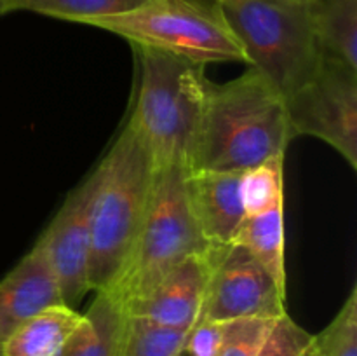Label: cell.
<instances>
[{
    "label": "cell",
    "mask_w": 357,
    "mask_h": 356,
    "mask_svg": "<svg viewBox=\"0 0 357 356\" xmlns=\"http://www.w3.org/2000/svg\"><path fill=\"white\" fill-rule=\"evenodd\" d=\"M216 6L243 47L246 65L284 100L309 82L323 65L312 2L225 0Z\"/></svg>",
    "instance_id": "3"
},
{
    "label": "cell",
    "mask_w": 357,
    "mask_h": 356,
    "mask_svg": "<svg viewBox=\"0 0 357 356\" xmlns=\"http://www.w3.org/2000/svg\"><path fill=\"white\" fill-rule=\"evenodd\" d=\"M63 304L58 281L38 243L0 279V344L42 309Z\"/></svg>",
    "instance_id": "12"
},
{
    "label": "cell",
    "mask_w": 357,
    "mask_h": 356,
    "mask_svg": "<svg viewBox=\"0 0 357 356\" xmlns=\"http://www.w3.org/2000/svg\"><path fill=\"white\" fill-rule=\"evenodd\" d=\"M132 49L138 84L128 122L149 147L155 166L181 163L188 168L209 82L204 65L159 49Z\"/></svg>",
    "instance_id": "4"
},
{
    "label": "cell",
    "mask_w": 357,
    "mask_h": 356,
    "mask_svg": "<svg viewBox=\"0 0 357 356\" xmlns=\"http://www.w3.org/2000/svg\"><path fill=\"white\" fill-rule=\"evenodd\" d=\"M87 27L126 38L131 45L159 49L195 63L243 61V47L218 6L197 0H145L138 7L87 21Z\"/></svg>",
    "instance_id": "6"
},
{
    "label": "cell",
    "mask_w": 357,
    "mask_h": 356,
    "mask_svg": "<svg viewBox=\"0 0 357 356\" xmlns=\"http://www.w3.org/2000/svg\"><path fill=\"white\" fill-rule=\"evenodd\" d=\"M211 248L204 253L192 255L167 272L145 295L124 304L128 318L173 330H190L201 318L211 267Z\"/></svg>",
    "instance_id": "10"
},
{
    "label": "cell",
    "mask_w": 357,
    "mask_h": 356,
    "mask_svg": "<svg viewBox=\"0 0 357 356\" xmlns=\"http://www.w3.org/2000/svg\"><path fill=\"white\" fill-rule=\"evenodd\" d=\"M128 314L110 292H96L84 313V323L72 335L59 356H121Z\"/></svg>",
    "instance_id": "14"
},
{
    "label": "cell",
    "mask_w": 357,
    "mask_h": 356,
    "mask_svg": "<svg viewBox=\"0 0 357 356\" xmlns=\"http://www.w3.org/2000/svg\"><path fill=\"white\" fill-rule=\"evenodd\" d=\"M187 334L128 318L121 356H183Z\"/></svg>",
    "instance_id": "19"
},
{
    "label": "cell",
    "mask_w": 357,
    "mask_h": 356,
    "mask_svg": "<svg viewBox=\"0 0 357 356\" xmlns=\"http://www.w3.org/2000/svg\"><path fill=\"white\" fill-rule=\"evenodd\" d=\"M284 156H275L243 171L241 199L246 218L284 205Z\"/></svg>",
    "instance_id": "17"
},
{
    "label": "cell",
    "mask_w": 357,
    "mask_h": 356,
    "mask_svg": "<svg viewBox=\"0 0 357 356\" xmlns=\"http://www.w3.org/2000/svg\"><path fill=\"white\" fill-rule=\"evenodd\" d=\"M234 243L248 248L272 278L286 288L284 205L261 215L248 216Z\"/></svg>",
    "instance_id": "16"
},
{
    "label": "cell",
    "mask_w": 357,
    "mask_h": 356,
    "mask_svg": "<svg viewBox=\"0 0 357 356\" xmlns=\"http://www.w3.org/2000/svg\"><path fill=\"white\" fill-rule=\"evenodd\" d=\"M316 335L300 327L288 313L278 318L257 356H312Z\"/></svg>",
    "instance_id": "22"
},
{
    "label": "cell",
    "mask_w": 357,
    "mask_h": 356,
    "mask_svg": "<svg viewBox=\"0 0 357 356\" xmlns=\"http://www.w3.org/2000/svg\"><path fill=\"white\" fill-rule=\"evenodd\" d=\"M288 313L286 288L239 243L211 248V267L199 320L225 321L241 318L278 320Z\"/></svg>",
    "instance_id": "8"
},
{
    "label": "cell",
    "mask_w": 357,
    "mask_h": 356,
    "mask_svg": "<svg viewBox=\"0 0 357 356\" xmlns=\"http://www.w3.org/2000/svg\"><path fill=\"white\" fill-rule=\"evenodd\" d=\"M274 323L275 320L268 318H241L225 321L218 356H257Z\"/></svg>",
    "instance_id": "21"
},
{
    "label": "cell",
    "mask_w": 357,
    "mask_h": 356,
    "mask_svg": "<svg viewBox=\"0 0 357 356\" xmlns=\"http://www.w3.org/2000/svg\"><path fill=\"white\" fill-rule=\"evenodd\" d=\"M215 2H225V0H215Z\"/></svg>",
    "instance_id": "26"
},
{
    "label": "cell",
    "mask_w": 357,
    "mask_h": 356,
    "mask_svg": "<svg viewBox=\"0 0 357 356\" xmlns=\"http://www.w3.org/2000/svg\"><path fill=\"white\" fill-rule=\"evenodd\" d=\"M94 185L96 173L93 170L66 195L59 212L37 239L56 276L61 302L70 307L80 302L91 290V205Z\"/></svg>",
    "instance_id": "9"
},
{
    "label": "cell",
    "mask_w": 357,
    "mask_h": 356,
    "mask_svg": "<svg viewBox=\"0 0 357 356\" xmlns=\"http://www.w3.org/2000/svg\"><path fill=\"white\" fill-rule=\"evenodd\" d=\"M188 168L181 163L155 168L152 194L139 232L121 276L108 292L122 306L145 295L176 265L208 251L187 195Z\"/></svg>",
    "instance_id": "5"
},
{
    "label": "cell",
    "mask_w": 357,
    "mask_h": 356,
    "mask_svg": "<svg viewBox=\"0 0 357 356\" xmlns=\"http://www.w3.org/2000/svg\"><path fill=\"white\" fill-rule=\"evenodd\" d=\"M312 356H321V351H319V349H317V344L314 346V353H312Z\"/></svg>",
    "instance_id": "25"
},
{
    "label": "cell",
    "mask_w": 357,
    "mask_h": 356,
    "mask_svg": "<svg viewBox=\"0 0 357 356\" xmlns=\"http://www.w3.org/2000/svg\"><path fill=\"white\" fill-rule=\"evenodd\" d=\"M293 138L314 136L357 170V70L324 56L316 75L286 98Z\"/></svg>",
    "instance_id": "7"
},
{
    "label": "cell",
    "mask_w": 357,
    "mask_h": 356,
    "mask_svg": "<svg viewBox=\"0 0 357 356\" xmlns=\"http://www.w3.org/2000/svg\"><path fill=\"white\" fill-rule=\"evenodd\" d=\"M303 2H312V0H303Z\"/></svg>",
    "instance_id": "27"
},
{
    "label": "cell",
    "mask_w": 357,
    "mask_h": 356,
    "mask_svg": "<svg viewBox=\"0 0 357 356\" xmlns=\"http://www.w3.org/2000/svg\"><path fill=\"white\" fill-rule=\"evenodd\" d=\"M13 0H0V16L7 13H13Z\"/></svg>",
    "instance_id": "24"
},
{
    "label": "cell",
    "mask_w": 357,
    "mask_h": 356,
    "mask_svg": "<svg viewBox=\"0 0 357 356\" xmlns=\"http://www.w3.org/2000/svg\"><path fill=\"white\" fill-rule=\"evenodd\" d=\"M223 339V323L199 320L188 330L185 339V353L188 356H218Z\"/></svg>",
    "instance_id": "23"
},
{
    "label": "cell",
    "mask_w": 357,
    "mask_h": 356,
    "mask_svg": "<svg viewBox=\"0 0 357 356\" xmlns=\"http://www.w3.org/2000/svg\"><path fill=\"white\" fill-rule=\"evenodd\" d=\"M143 2L145 0H13V9L84 24L96 17L122 14Z\"/></svg>",
    "instance_id": "18"
},
{
    "label": "cell",
    "mask_w": 357,
    "mask_h": 356,
    "mask_svg": "<svg viewBox=\"0 0 357 356\" xmlns=\"http://www.w3.org/2000/svg\"><path fill=\"white\" fill-rule=\"evenodd\" d=\"M293 140L282 94L257 70L209 80L188 170L244 171L284 156Z\"/></svg>",
    "instance_id": "1"
},
{
    "label": "cell",
    "mask_w": 357,
    "mask_h": 356,
    "mask_svg": "<svg viewBox=\"0 0 357 356\" xmlns=\"http://www.w3.org/2000/svg\"><path fill=\"white\" fill-rule=\"evenodd\" d=\"M324 56L357 70V0H312Z\"/></svg>",
    "instance_id": "15"
},
{
    "label": "cell",
    "mask_w": 357,
    "mask_h": 356,
    "mask_svg": "<svg viewBox=\"0 0 357 356\" xmlns=\"http://www.w3.org/2000/svg\"><path fill=\"white\" fill-rule=\"evenodd\" d=\"M321 356H357V286L321 334L316 335Z\"/></svg>",
    "instance_id": "20"
},
{
    "label": "cell",
    "mask_w": 357,
    "mask_h": 356,
    "mask_svg": "<svg viewBox=\"0 0 357 356\" xmlns=\"http://www.w3.org/2000/svg\"><path fill=\"white\" fill-rule=\"evenodd\" d=\"M243 171H190L187 195L195 225L209 246L236 241L246 213L241 199Z\"/></svg>",
    "instance_id": "11"
},
{
    "label": "cell",
    "mask_w": 357,
    "mask_h": 356,
    "mask_svg": "<svg viewBox=\"0 0 357 356\" xmlns=\"http://www.w3.org/2000/svg\"><path fill=\"white\" fill-rule=\"evenodd\" d=\"M155 168L149 147L129 122L94 168L89 257L94 292H108L128 262L145 218Z\"/></svg>",
    "instance_id": "2"
},
{
    "label": "cell",
    "mask_w": 357,
    "mask_h": 356,
    "mask_svg": "<svg viewBox=\"0 0 357 356\" xmlns=\"http://www.w3.org/2000/svg\"><path fill=\"white\" fill-rule=\"evenodd\" d=\"M84 323V314L66 304H54L16 328L0 344V356H59Z\"/></svg>",
    "instance_id": "13"
}]
</instances>
